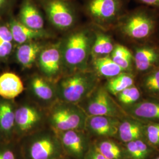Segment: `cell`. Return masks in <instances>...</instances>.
Listing matches in <instances>:
<instances>
[{
	"mask_svg": "<svg viewBox=\"0 0 159 159\" xmlns=\"http://www.w3.org/2000/svg\"><path fill=\"white\" fill-rule=\"evenodd\" d=\"M127 150L132 159H146L137 144L136 140L127 143Z\"/></svg>",
	"mask_w": 159,
	"mask_h": 159,
	"instance_id": "4dcf8cb0",
	"label": "cell"
},
{
	"mask_svg": "<svg viewBox=\"0 0 159 159\" xmlns=\"http://www.w3.org/2000/svg\"><path fill=\"white\" fill-rule=\"evenodd\" d=\"M142 85L148 93L159 96V68L144 74Z\"/></svg>",
	"mask_w": 159,
	"mask_h": 159,
	"instance_id": "4316f807",
	"label": "cell"
},
{
	"mask_svg": "<svg viewBox=\"0 0 159 159\" xmlns=\"http://www.w3.org/2000/svg\"><path fill=\"white\" fill-rule=\"evenodd\" d=\"M94 35V40L91 47L92 59L110 56L115 46L111 36L101 31H96Z\"/></svg>",
	"mask_w": 159,
	"mask_h": 159,
	"instance_id": "44dd1931",
	"label": "cell"
},
{
	"mask_svg": "<svg viewBox=\"0 0 159 159\" xmlns=\"http://www.w3.org/2000/svg\"><path fill=\"white\" fill-rule=\"evenodd\" d=\"M82 102L84 104L80 107L87 116H106L119 118L125 114V111L104 87L97 85Z\"/></svg>",
	"mask_w": 159,
	"mask_h": 159,
	"instance_id": "52a82bcc",
	"label": "cell"
},
{
	"mask_svg": "<svg viewBox=\"0 0 159 159\" xmlns=\"http://www.w3.org/2000/svg\"><path fill=\"white\" fill-rule=\"evenodd\" d=\"M134 67L139 73L145 74L159 68V47L152 44L135 47L133 52Z\"/></svg>",
	"mask_w": 159,
	"mask_h": 159,
	"instance_id": "30bf717a",
	"label": "cell"
},
{
	"mask_svg": "<svg viewBox=\"0 0 159 159\" xmlns=\"http://www.w3.org/2000/svg\"><path fill=\"white\" fill-rule=\"evenodd\" d=\"M50 23L56 28L67 30L76 22L78 12L73 0H39Z\"/></svg>",
	"mask_w": 159,
	"mask_h": 159,
	"instance_id": "8992f818",
	"label": "cell"
},
{
	"mask_svg": "<svg viewBox=\"0 0 159 159\" xmlns=\"http://www.w3.org/2000/svg\"><path fill=\"white\" fill-rule=\"evenodd\" d=\"M97 150L108 159H122L121 149L115 143L111 140H103L97 143L94 147Z\"/></svg>",
	"mask_w": 159,
	"mask_h": 159,
	"instance_id": "484cf974",
	"label": "cell"
},
{
	"mask_svg": "<svg viewBox=\"0 0 159 159\" xmlns=\"http://www.w3.org/2000/svg\"><path fill=\"white\" fill-rule=\"evenodd\" d=\"M116 96L120 103L129 107L139 102L141 92L136 85H133L120 92Z\"/></svg>",
	"mask_w": 159,
	"mask_h": 159,
	"instance_id": "83f0119b",
	"label": "cell"
},
{
	"mask_svg": "<svg viewBox=\"0 0 159 159\" xmlns=\"http://www.w3.org/2000/svg\"><path fill=\"white\" fill-rule=\"evenodd\" d=\"M42 114L34 106L24 105L15 110V133L25 134L40 125Z\"/></svg>",
	"mask_w": 159,
	"mask_h": 159,
	"instance_id": "8fae6325",
	"label": "cell"
},
{
	"mask_svg": "<svg viewBox=\"0 0 159 159\" xmlns=\"http://www.w3.org/2000/svg\"><path fill=\"white\" fill-rule=\"evenodd\" d=\"M0 39L7 42H12L13 41L11 32L8 27L0 26Z\"/></svg>",
	"mask_w": 159,
	"mask_h": 159,
	"instance_id": "836d02e7",
	"label": "cell"
},
{
	"mask_svg": "<svg viewBox=\"0 0 159 159\" xmlns=\"http://www.w3.org/2000/svg\"><path fill=\"white\" fill-rule=\"evenodd\" d=\"M16 0H0V16L9 11Z\"/></svg>",
	"mask_w": 159,
	"mask_h": 159,
	"instance_id": "d6a6232c",
	"label": "cell"
},
{
	"mask_svg": "<svg viewBox=\"0 0 159 159\" xmlns=\"http://www.w3.org/2000/svg\"><path fill=\"white\" fill-rule=\"evenodd\" d=\"M37 59L40 70L47 79L51 81L58 80L64 64L61 43L54 44L43 48Z\"/></svg>",
	"mask_w": 159,
	"mask_h": 159,
	"instance_id": "9c48e42d",
	"label": "cell"
},
{
	"mask_svg": "<svg viewBox=\"0 0 159 159\" xmlns=\"http://www.w3.org/2000/svg\"><path fill=\"white\" fill-rule=\"evenodd\" d=\"M13 41L19 44L46 38L48 35L42 30L31 29L21 23L18 20L12 19L9 24Z\"/></svg>",
	"mask_w": 159,
	"mask_h": 159,
	"instance_id": "9a60e30c",
	"label": "cell"
},
{
	"mask_svg": "<svg viewBox=\"0 0 159 159\" xmlns=\"http://www.w3.org/2000/svg\"><path fill=\"white\" fill-rule=\"evenodd\" d=\"M30 88L35 97L43 102H53L57 97L56 90L48 80L39 75H35L31 79Z\"/></svg>",
	"mask_w": 159,
	"mask_h": 159,
	"instance_id": "ffe728a7",
	"label": "cell"
},
{
	"mask_svg": "<svg viewBox=\"0 0 159 159\" xmlns=\"http://www.w3.org/2000/svg\"><path fill=\"white\" fill-rule=\"evenodd\" d=\"M145 133L148 142L154 146L159 145V123L147 125Z\"/></svg>",
	"mask_w": 159,
	"mask_h": 159,
	"instance_id": "f1b7e54d",
	"label": "cell"
},
{
	"mask_svg": "<svg viewBox=\"0 0 159 159\" xmlns=\"http://www.w3.org/2000/svg\"><path fill=\"white\" fill-rule=\"evenodd\" d=\"M0 136H1V135H0Z\"/></svg>",
	"mask_w": 159,
	"mask_h": 159,
	"instance_id": "f35d334b",
	"label": "cell"
},
{
	"mask_svg": "<svg viewBox=\"0 0 159 159\" xmlns=\"http://www.w3.org/2000/svg\"><path fill=\"white\" fill-rule=\"evenodd\" d=\"M12 50V42H7L0 39V60L10 56Z\"/></svg>",
	"mask_w": 159,
	"mask_h": 159,
	"instance_id": "1f68e13d",
	"label": "cell"
},
{
	"mask_svg": "<svg viewBox=\"0 0 159 159\" xmlns=\"http://www.w3.org/2000/svg\"><path fill=\"white\" fill-rule=\"evenodd\" d=\"M24 90L21 79L13 73H5L0 75V97L11 100L21 94Z\"/></svg>",
	"mask_w": 159,
	"mask_h": 159,
	"instance_id": "e0dca14e",
	"label": "cell"
},
{
	"mask_svg": "<svg viewBox=\"0 0 159 159\" xmlns=\"http://www.w3.org/2000/svg\"><path fill=\"white\" fill-rule=\"evenodd\" d=\"M19 21L36 30H42L44 21L39 6L34 0H22L19 11Z\"/></svg>",
	"mask_w": 159,
	"mask_h": 159,
	"instance_id": "5bb4252c",
	"label": "cell"
},
{
	"mask_svg": "<svg viewBox=\"0 0 159 159\" xmlns=\"http://www.w3.org/2000/svg\"><path fill=\"white\" fill-rule=\"evenodd\" d=\"M118 118L106 116H87L85 128L99 136L113 137L118 133Z\"/></svg>",
	"mask_w": 159,
	"mask_h": 159,
	"instance_id": "4fadbf2b",
	"label": "cell"
},
{
	"mask_svg": "<svg viewBox=\"0 0 159 159\" xmlns=\"http://www.w3.org/2000/svg\"><path fill=\"white\" fill-rule=\"evenodd\" d=\"M134 76L132 72L124 71L108 79L104 87L110 94L116 96L120 92L134 85Z\"/></svg>",
	"mask_w": 159,
	"mask_h": 159,
	"instance_id": "cb8c5ba5",
	"label": "cell"
},
{
	"mask_svg": "<svg viewBox=\"0 0 159 159\" xmlns=\"http://www.w3.org/2000/svg\"><path fill=\"white\" fill-rule=\"evenodd\" d=\"M93 66L95 73L107 79L124 72L125 71L111 59L110 56L100 57L93 60Z\"/></svg>",
	"mask_w": 159,
	"mask_h": 159,
	"instance_id": "7402d4cb",
	"label": "cell"
},
{
	"mask_svg": "<svg viewBox=\"0 0 159 159\" xmlns=\"http://www.w3.org/2000/svg\"><path fill=\"white\" fill-rule=\"evenodd\" d=\"M81 131L71 130L60 133V141L63 150L76 159L83 157L87 148L85 137Z\"/></svg>",
	"mask_w": 159,
	"mask_h": 159,
	"instance_id": "7c38bea8",
	"label": "cell"
},
{
	"mask_svg": "<svg viewBox=\"0 0 159 159\" xmlns=\"http://www.w3.org/2000/svg\"><path fill=\"white\" fill-rule=\"evenodd\" d=\"M159 159V157H157V158H156V159Z\"/></svg>",
	"mask_w": 159,
	"mask_h": 159,
	"instance_id": "8d00e7d4",
	"label": "cell"
},
{
	"mask_svg": "<svg viewBox=\"0 0 159 159\" xmlns=\"http://www.w3.org/2000/svg\"><path fill=\"white\" fill-rule=\"evenodd\" d=\"M111 59L126 72H132L134 67L133 52L125 46L115 44L113 50L110 55Z\"/></svg>",
	"mask_w": 159,
	"mask_h": 159,
	"instance_id": "d4e9b609",
	"label": "cell"
},
{
	"mask_svg": "<svg viewBox=\"0 0 159 159\" xmlns=\"http://www.w3.org/2000/svg\"><path fill=\"white\" fill-rule=\"evenodd\" d=\"M15 110L10 100L0 101V135L6 140L15 133Z\"/></svg>",
	"mask_w": 159,
	"mask_h": 159,
	"instance_id": "2e32d148",
	"label": "cell"
},
{
	"mask_svg": "<svg viewBox=\"0 0 159 159\" xmlns=\"http://www.w3.org/2000/svg\"><path fill=\"white\" fill-rule=\"evenodd\" d=\"M129 0H87L84 11L97 25H116L126 12Z\"/></svg>",
	"mask_w": 159,
	"mask_h": 159,
	"instance_id": "5b68a950",
	"label": "cell"
},
{
	"mask_svg": "<svg viewBox=\"0 0 159 159\" xmlns=\"http://www.w3.org/2000/svg\"><path fill=\"white\" fill-rule=\"evenodd\" d=\"M125 111L137 118L159 121V101L138 102L132 106L127 107Z\"/></svg>",
	"mask_w": 159,
	"mask_h": 159,
	"instance_id": "ac0fdd59",
	"label": "cell"
},
{
	"mask_svg": "<svg viewBox=\"0 0 159 159\" xmlns=\"http://www.w3.org/2000/svg\"><path fill=\"white\" fill-rule=\"evenodd\" d=\"M158 11L147 6L126 12L116 25L120 33L134 41H144L153 35L158 24Z\"/></svg>",
	"mask_w": 159,
	"mask_h": 159,
	"instance_id": "6da1fadb",
	"label": "cell"
},
{
	"mask_svg": "<svg viewBox=\"0 0 159 159\" xmlns=\"http://www.w3.org/2000/svg\"><path fill=\"white\" fill-rule=\"evenodd\" d=\"M143 131L144 129L141 123L136 121L126 120L120 123L118 134L122 142L128 143L140 139Z\"/></svg>",
	"mask_w": 159,
	"mask_h": 159,
	"instance_id": "603a6c76",
	"label": "cell"
},
{
	"mask_svg": "<svg viewBox=\"0 0 159 159\" xmlns=\"http://www.w3.org/2000/svg\"><path fill=\"white\" fill-rule=\"evenodd\" d=\"M60 139L50 133L33 137L25 150L27 159H58L63 150Z\"/></svg>",
	"mask_w": 159,
	"mask_h": 159,
	"instance_id": "ba28073f",
	"label": "cell"
},
{
	"mask_svg": "<svg viewBox=\"0 0 159 159\" xmlns=\"http://www.w3.org/2000/svg\"><path fill=\"white\" fill-rule=\"evenodd\" d=\"M87 159H108L104 157L102 154L100 153L96 148H94L90 152Z\"/></svg>",
	"mask_w": 159,
	"mask_h": 159,
	"instance_id": "d590c367",
	"label": "cell"
},
{
	"mask_svg": "<svg viewBox=\"0 0 159 159\" xmlns=\"http://www.w3.org/2000/svg\"><path fill=\"white\" fill-rule=\"evenodd\" d=\"M0 159H19L17 151L8 144H0Z\"/></svg>",
	"mask_w": 159,
	"mask_h": 159,
	"instance_id": "f546056e",
	"label": "cell"
},
{
	"mask_svg": "<svg viewBox=\"0 0 159 159\" xmlns=\"http://www.w3.org/2000/svg\"><path fill=\"white\" fill-rule=\"evenodd\" d=\"M63 159V158H62V157H61V158H59V159Z\"/></svg>",
	"mask_w": 159,
	"mask_h": 159,
	"instance_id": "74e56055",
	"label": "cell"
},
{
	"mask_svg": "<svg viewBox=\"0 0 159 159\" xmlns=\"http://www.w3.org/2000/svg\"><path fill=\"white\" fill-rule=\"evenodd\" d=\"M138 2L145 6L159 10V0H136Z\"/></svg>",
	"mask_w": 159,
	"mask_h": 159,
	"instance_id": "e575fe53",
	"label": "cell"
},
{
	"mask_svg": "<svg viewBox=\"0 0 159 159\" xmlns=\"http://www.w3.org/2000/svg\"><path fill=\"white\" fill-rule=\"evenodd\" d=\"M98 84V76L94 71H75L58 81L56 93L60 101L77 104L81 102Z\"/></svg>",
	"mask_w": 159,
	"mask_h": 159,
	"instance_id": "3957f363",
	"label": "cell"
},
{
	"mask_svg": "<svg viewBox=\"0 0 159 159\" xmlns=\"http://www.w3.org/2000/svg\"><path fill=\"white\" fill-rule=\"evenodd\" d=\"M94 37L89 30L81 29L70 34L61 44L63 63L71 70H87Z\"/></svg>",
	"mask_w": 159,
	"mask_h": 159,
	"instance_id": "7a4b0ae2",
	"label": "cell"
},
{
	"mask_svg": "<svg viewBox=\"0 0 159 159\" xmlns=\"http://www.w3.org/2000/svg\"><path fill=\"white\" fill-rule=\"evenodd\" d=\"M43 48L42 44L35 41L20 44L16 53L17 61L23 67L31 68Z\"/></svg>",
	"mask_w": 159,
	"mask_h": 159,
	"instance_id": "d6986e66",
	"label": "cell"
},
{
	"mask_svg": "<svg viewBox=\"0 0 159 159\" xmlns=\"http://www.w3.org/2000/svg\"><path fill=\"white\" fill-rule=\"evenodd\" d=\"M87 115L77 104L60 101L55 103L49 113V121L57 132L83 130L86 126Z\"/></svg>",
	"mask_w": 159,
	"mask_h": 159,
	"instance_id": "277c9868",
	"label": "cell"
}]
</instances>
